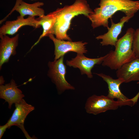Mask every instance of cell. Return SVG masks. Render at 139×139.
I'll use <instances>...</instances> for the list:
<instances>
[{
  "label": "cell",
  "instance_id": "cell-1",
  "mask_svg": "<svg viewBox=\"0 0 139 139\" xmlns=\"http://www.w3.org/2000/svg\"><path fill=\"white\" fill-rule=\"evenodd\" d=\"M99 7L96 8L87 18L91 21L93 29L102 26L108 29V20L118 11L126 15L133 14L139 10V1L100 0Z\"/></svg>",
  "mask_w": 139,
  "mask_h": 139
},
{
  "label": "cell",
  "instance_id": "cell-2",
  "mask_svg": "<svg viewBox=\"0 0 139 139\" xmlns=\"http://www.w3.org/2000/svg\"><path fill=\"white\" fill-rule=\"evenodd\" d=\"M56 21L54 34L59 39L72 41L67 33L70 29L72 19L75 16L82 14L88 16L93 11L85 0H76L70 5H66L56 10Z\"/></svg>",
  "mask_w": 139,
  "mask_h": 139
},
{
  "label": "cell",
  "instance_id": "cell-3",
  "mask_svg": "<svg viewBox=\"0 0 139 139\" xmlns=\"http://www.w3.org/2000/svg\"><path fill=\"white\" fill-rule=\"evenodd\" d=\"M135 31L128 28L126 33L118 39L114 50H111L102 63L103 66L117 70L125 63L134 58L135 56L132 49L133 36Z\"/></svg>",
  "mask_w": 139,
  "mask_h": 139
},
{
  "label": "cell",
  "instance_id": "cell-4",
  "mask_svg": "<svg viewBox=\"0 0 139 139\" xmlns=\"http://www.w3.org/2000/svg\"><path fill=\"white\" fill-rule=\"evenodd\" d=\"M64 56L53 61H49L48 64V76L55 85L59 94L66 90L75 89L66 79V67L64 63Z\"/></svg>",
  "mask_w": 139,
  "mask_h": 139
},
{
  "label": "cell",
  "instance_id": "cell-5",
  "mask_svg": "<svg viewBox=\"0 0 139 139\" xmlns=\"http://www.w3.org/2000/svg\"><path fill=\"white\" fill-rule=\"evenodd\" d=\"M121 107L117 101L103 95L94 94L89 97L86 102L85 109L89 114L97 115L109 110H115Z\"/></svg>",
  "mask_w": 139,
  "mask_h": 139
},
{
  "label": "cell",
  "instance_id": "cell-6",
  "mask_svg": "<svg viewBox=\"0 0 139 139\" xmlns=\"http://www.w3.org/2000/svg\"><path fill=\"white\" fill-rule=\"evenodd\" d=\"M48 37L53 42L55 47L54 60H57L69 52L76 53L77 54H84L88 51L86 48L87 42L82 41L73 42L60 40L55 37L54 35L49 34Z\"/></svg>",
  "mask_w": 139,
  "mask_h": 139
},
{
  "label": "cell",
  "instance_id": "cell-7",
  "mask_svg": "<svg viewBox=\"0 0 139 139\" xmlns=\"http://www.w3.org/2000/svg\"><path fill=\"white\" fill-rule=\"evenodd\" d=\"M95 74L101 77L107 84L108 91L107 96L108 97L114 99V98L116 99L121 106L127 105L132 107L134 105V102L124 95L121 91L120 85L124 83L122 79L118 78L115 79L110 76L102 73Z\"/></svg>",
  "mask_w": 139,
  "mask_h": 139
},
{
  "label": "cell",
  "instance_id": "cell-8",
  "mask_svg": "<svg viewBox=\"0 0 139 139\" xmlns=\"http://www.w3.org/2000/svg\"><path fill=\"white\" fill-rule=\"evenodd\" d=\"M107 55L100 57L91 58L85 57L84 54H77L74 58L66 61L68 66L75 68H78L81 75L86 74L89 78H92L93 76L91 70L95 65L102 64L106 57Z\"/></svg>",
  "mask_w": 139,
  "mask_h": 139
},
{
  "label": "cell",
  "instance_id": "cell-9",
  "mask_svg": "<svg viewBox=\"0 0 139 139\" xmlns=\"http://www.w3.org/2000/svg\"><path fill=\"white\" fill-rule=\"evenodd\" d=\"M29 25L35 28L40 27V22L35 16H29L24 19L20 15L15 20L6 21L0 28V36L6 34L12 35L16 33L22 26Z\"/></svg>",
  "mask_w": 139,
  "mask_h": 139
},
{
  "label": "cell",
  "instance_id": "cell-10",
  "mask_svg": "<svg viewBox=\"0 0 139 139\" xmlns=\"http://www.w3.org/2000/svg\"><path fill=\"white\" fill-rule=\"evenodd\" d=\"M23 0H16L15 5L10 12L3 19L0 20V24L5 21L14 11L18 12L20 14V16L22 17L26 15L32 16H38L39 17L45 15L44 10L40 7L44 5L43 2H38L29 4L25 2Z\"/></svg>",
  "mask_w": 139,
  "mask_h": 139
},
{
  "label": "cell",
  "instance_id": "cell-11",
  "mask_svg": "<svg viewBox=\"0 0 139 139\" xmlns=\"http://www.w3.org/2000/svg\"><path fill=\"white\" fill-rule=\"evenodd\" d=\"M134 15L131 14L123 17L119 22L115 23L111 18V25L108 29V32L102 35H99L96 37L97 40L101 39L100 43L102 46L110 45L115 46L118 40V37L122 29L124 23L127 22Z\"/></svg>",
  "mask_w": 139,
  "mask_h": 139
},
{
  "label": "cell",
  "instance_id": "cell-12",
  "mask_svg": "<svg viewBox=\"0 0 139 139\" xmlns=\"http://www.w3.org/2000/svg\"><path fill=\"white\" fill-rule=\"evenodd\" d=\"M19 34L10 38L6 35L0 36V69L2 65L8 62L10 57L16 54V49L18 46Z\"/></svg>",
  "mask_w": 139,
  "mask_h": 139
},
{
  "label": "cell",
  "instance_id": "cell-13",
  "mask_svg": "<svg viewBox=\"0 0 139 139\" xmlns=\"http://www.w3.org/2000/svg\"><path fill=\"white\" fill-rule=\"evenodd\" d=\"M24 97L22 91L18 88L15 81L12 79L10 83L0 85V98L7 102L11 109L13 104L18 103Z\"/></svg>",
  "mask_w": 139,
  "mask_h": 139
},
{
  "label": "cell",
  "instance_id": "cell-14",
  "mask_svg": "<svg viewBox=\"0 0 139 139\" xmlns=\"http://www.w3.org/2000/svg\"><path fill=\"white\" fill-rule=\"evenodd\" d=\"M118 78L122 79L124 83L139 81V57H136L125 63L117 70Z\"/></svg>",
  "mask_w": 139,
  "mask_h": 139
},
{
  "label": "cell",
  "instance_id": "cell-15",
  "mask_svg": "<svg viewBox=\"0 0 139 139\" xmlns=\"http://www.w3.org/2000/svg\"><path fill=\"white\" fill-rule=\"evenodd\" d=\"M15 104V109L6 123L8 128L13 126L19 127L24 124L27 115L34 109V106L27 103L23 98L19 102Z\"/></svg>",
  "mask_w": 139,
  "mask_h": 139
},
{
  "label": "cell",
  "instance_id": "cell-16",
  "mask_svg": "<svg viewBox=\"0 0 139 139\" xmlns=\"http://www.w3.org/2000/svg\"><path fill=\"white\" fill-rule=\"evenodd\" d=\"M56 18V11L55 10L46 15H44L36 19L39 22L40 25L42 26L43 31L42 33L40 36L37 41L31 47L30 50L39 42L42 38L45 36H48L50 34H54V28Z\"/></svg>",
  "mask_w": 139,
  "mask_h": 139
},
{
  "label": "cell",
  "instance_id": "cell-17",
  "mask_svg": "<svg viewBox=\"0 0 139 139\" xmlns=\"http://www.w3.org/2000/svg\"><path fill=\"white\" fill-rule=\"evenodd\" d=\"M132 49L136 57H139V28L135 31L134 33Z\"/></svg>",
  "mask_w": 139,
  "mask_h": 139
},
{
  "label": "cell",
  "instance_id": "cell-18",
  "mask_svg": "<svg viewBox=\"0 0 139 139\" xmlns=\"http://www.w3.org/2000/svg\"><path fill=\"white\" fill-rule=\"evenodd\" d=\"M8 128V126L6 123L5 125L0 126V139H1L6 129Z\"/></svg>",
  "mask_w": 139,
  "mask_h": 139
},
{
  "label": "cell",
  "instance_id": "cell-19",
  "mask_svg": "<svg viewBox=\"0 0 139 139\" xmlns=\"http://www.w3.org/2000/svg\"><path fill=\"white\" fill-rule=\"evenodd\" d=\"M22 131L24 133L25 136L27 139H33V138H34V137H32L28 135V133L25 130L24 124L22 125L19 126V127Z\"/></svg>",
  "mask_w": 139,
  "mask_h": 139
},
{
  "label": "cell",
  "instance_id": "cell-20",
  "mask_svg": "<svg viewBox=\"0 0 139 139\" xmlns=\"http://www.w3.org/2000/svg\"><path fill=\"white\" fill-rule=\"evenodd\" d=\"M5 81L3 76H1L0 77V85H3L5 82Z\"/></svg>",
  "mask_w": 139,
  "mask_h": 139
},
{
  "label": "cell",
  "instance_id": "cell-21",
  "mask_svg": "<svg viewBox=\"0 0 139 139\" xmlns=\"http://www.w3.org/2000/svg\"><path fill=\"white\" fill-rule=\"evenodd\" d=\"M138 83H139V81L137 83V84H138Z\"/></svg>",
  "mask_w": 139,
  "mask_h": 139
},
{
  "label": "cell",
  "instance_id": "cell-22",
  "mask_svg": "<svg viewBox=\"0 0 139 139\" xmlns=\"http://www.w3.org/2000/svg\"></svg>",
  "mask_w": 139,
  "mask_h": 139
}]
</instances>
